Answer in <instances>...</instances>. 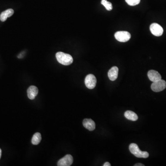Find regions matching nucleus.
Wrapping results in <instances>:
<instances>
[{"mask_svg":"<svg viewBox=\"0 0 166 166\" xmlns=\"http://www.w3.org/2000/svg\"><path fill=\"white\" fill-rule=\"evenodd\" d=\"M148 76L149 80L152 82H154L158 81L162 79L160 74L156 71L151 70H149L148 73Z\"/></svg>","mask_w":166,"mask_h":166,"instance_id":"8","label":"nucleus"},{"mask_svg":"<svg viewBox=\"0 0 166 166\" xmlns=\"http://www.w3.org/2000/svg\"><path fill=\"white\" fill-rule=\"evenodd\" d=\"M56 58L57 61L63 65H70L74 61L73 57L69 54L62 52H57L56 54Z\"/></svg>","mask_w":166,"mask_h":166,"instance_id":"1","label":"nucleus"},{"mask_svg":"<svg viewBox=\"0 0 166 166\" xmlns=\"http://www.w3.org/2000/svg\"><path fill=\"white\" fill-rule=\"evenodd\" d=\"M1 152H1V149H0V158H1Z\"/></svg>","mask_w":166,"mask_h":166,"instance_id":"19","label":"nucleus"},{"mask_svg":"<svg viewBox=\"0 0 166 166\" xmlns=\"http://www.w3.org/2000/svg\"><path fill=\"white\" fill-rule=\"evenodd\" d=\"M134 166H144V165L141 164V163H137V164L134 165Z\"/></svg>","mask_w":166,"mask_h":166,"instance_id":"18","label":"nucleus"},{"mask_svg":"<svg viewBox=\"0 0 166 166\" xmlns=\"http://www.w3.org/2000/svg\"><path fill=\"white\" fill-rule=\"evenodd\" d=\"M85 85L89 89L94 88L97 84V79L94 75L88 74L85 77L84 80Z\"/></svg>","mask_w":166,"mask_h":166,"instance_id":"5","label":"nucleus"},{"mask_svg":"<svg viewBox=\"0 0 166 166\" xmlns=\"http://www.w3.org/2000/svg\"><path fill=\"white\" fill-rule=\"evenodd\" d=\"M129 150L130 152L135 157L138 158H147L149 156L148 152L142 151L139 149L138 145L136 143H132L129 145Z\"/></svg>","mask_w":166,"mask_h":166,"instance_id":"2","label":"nucleus"},{"mask_svg":"<svg viewBox=\"0 0 166 166\" xmlns=\"http://www.w3.org/2000/svg\"><path fill=\"white\" fill-rule=\"evenodd\" d=\"M42 137L40 133H35L32 137L31 143L33 145H37L41 141Z\"/></svg>","mask_w":166,"mask_h":166,"instance_id":"14","label":"nucleus"},{"mask_svg":"<svg viewBox=\"0 0 166 166\" xmlns=\"http://www.w3.org/2000/svg\"><path fill=\"white\" fill-rule=\"evenodd\" d=\"M166 88V82L162 79L158 81L153 82L151 85L152 90L156 92L163 90Z\"/></svg>","mask_w":166,"mask_h":166,"instance_id":"4","label":"nucleus"},{"mask_svg":"<svg viewBox=\"0 0 166 166\" xmlns=\"http://www.w3.org/2000/svg\"><path fill=\"white\" fill-rule=\"evenodd\" d=\"M124 116L127 119L132 121H136L138 119V116L135 113L130 110H127L124 113Z\"/></svg>","mask_w":166,"mask_h":166,"instance_id":"13","label":"nucleus"},{"mask_svg":"<svg viewBox=\"0 0 166 166\" xmlns=\"http://www.w3.org/2000/svg\"><path fill=\"white\" fill-rule=\"evenodd\" d=\"M103 166H111V164L110 163H109L108 162H106L103 165Z\"/></svg>","mask_w":166,"mask_h":166,"instance_id":"17","label":"nucleus"},{"mask_svg":"<svg viewBox=\"0 0 166 166\" xmlns=\"http://www.w3.org/2000/svg\"><path fill=\"white\" fill-rule=\"evenodd\" d=\"M83 124L84 127L89 131H93L95 129V123L91 119H85L83 120Z\"/></svg>","mask_w":166,"mask_h":166,"instance_id":"10","label":"nucleus"},{"mask_svg":"<svg viewBox=\"0 0 166 166\" xmlns=\"http://www.w3.org/2000/svg\"><path fill=\"white\" fill-rule=\"evenodd\" d=\"M101 4L105 7L106 9L108 11L112 10L113 9V6L111 2H108L107 0H102Z\"/></svg>","mask_w":166,"mask_h":166,"instance_id":"15","label":"nucleus"},{"mask_svg":"<svg viewBox=\"0 0 166 166\" xmlns=\"http://www.w3.org/2000/svg\"><path fill=\"white\" fill-rule=\"evenodd\" d=\"M126 2L129 5L134 6L139 4L140 2V0H125Z\"/></svg>","mask_w":166,"mask_h":166,"instance_id":"16","label":"nucleus"},{"mask_svg":"<svg viewBox=\"0 0 166 166\" xmlns=\"http://www.w3.org/2000/svg\"><path fill=\"white\" fill-rule=\"evenodd\" d=\"M150 31L153 35L157 36H161L163 33V28L157 23H153L151 25Z\"/></svg>","mask_w":166,"mask_h":166,"instance_id":"6","label":"nucleus"},{"mask_svg":"<svg viewBox=\"0 0 166 166\" xmlns=\"http://www.w3.org/2000/svg\"><path fill=\"white\" fill-rule=\"evenodd\" d=\"M73 157L69 154L66 155L64 157L59 160L57 163L58 166H70L73 163Z\"/></svg>","mask_w":166,"mask_h":166,"instance_id":"7","label":"nucleus"},{"mask_svg":"<svg viewBox=\"0 0 166 166\" xmlns=\"http://www.w3.org/2000/svg\"><path fill=\"white\" fill-rule=\"evenodd\" d=\"M115 39L120 42H127L131 39V35L129 32L127 31H119L114 34Z\"/></svg>","mask_w":166,"mask_h":166,"instance_id":"3","label":"nucleus"},{"mask_svg":"<svg viewBox=\"0 0 166 166\" xmlns=\"http://www.w3.org/2000/svg\"><path fill=\"white\" fill-rule=\"evenodd\" d=\"M14 14V10L12 9H8L5 11L2 12L0 15V20L2 22L6 20L7 18L10 17Z\"/></svg>","mask_w":166,"mask_h":166,"instance_id":"12","label":"nucleus"},{"mask_svg":"<svg viewBox=\"0 0 166 166\" xmlns=\"http://www.w3.org/2000/svg\"><path fill=\"white\" fill-rule=\"evenodd\" d=\"M39 93V90L35 86H30L27 90V95L30 99H34Z\"/></svg>","mask_w":166,"mask_h":166,"instance_id":"9","label":"nucleus"},{"mask_svg":"<svg viewBox=\"0 0 166 166\" xmlns=\"http://www.w3.org/2000/svg\"><path fill=\"white\" fill-rule=\"evenodd\" d=\"M119 69L117 66L112 67L108 72V77L111 81H114L117 79Z\"/></svg>","mask_w":166,"mask_h":166,"instance_id":"11","label":"nucleus"}]
</instances>
